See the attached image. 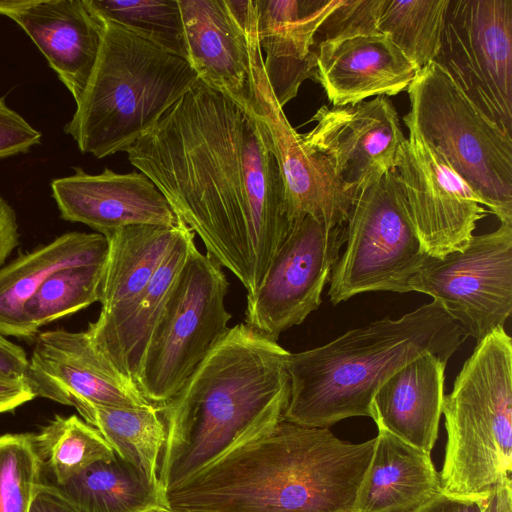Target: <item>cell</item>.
Returning <instances> with one entry per match:
<instances>
[{"instance_id":"obj_15","label":"cell","mask_w":512,"mask_h":512,"mask_svg":"<svg viewBox=\"0 0 512 512\" xmlns=\"http://www.w3.org/2000/svg\"><path fill=\"white\" fill-rule=\"evenodd\" d=\"M311 120L316 125L302 134L303 141L329 161L355 196L394 168L406 139L386 96L343 106L323 105Z\"/></svg>"},{"instance_id":"obj_14","label":"cell","mask_w":512,"mask_h":512,"mask_svg":"<svg viewBox=\"0 0 512 512\" xmlns=\"http://www.w3.org/2000/svg\"><path fill=\"white\" fill-rule=\"evenodd\" d=\"M248 40L249 107L268 130L293 223L307 215L332 225L346 223L357 196L344 187L329 161L305 144L277 102L265 74L256 20L249 23Z\"/></svg>"},{"instance_id":"obj_4","label":"cell","mask_w":512,"mask_h":512,"mask_svg":"<svg viewBox=\"0 0 512 512\" xmlns=\"http://www.w3.org/2000/svg\"><path fill=\"white\" fill-rule=\"evenodd\" d=\"M465 338L433 300L400 318H383L320 347L290 353L283 420L329 428L350 417H370L375 393L397 370L426 353L448 361Z\"/></svg>"},{"instance_id":"obj_13","label":"cell","mask_w":512,"mask_h":512,"mask_svg":"<svg viewBox=\"0 0 512 512\" xmlns=\"http://www.w3.org/2000/svg\"><path fill=\"white\" fill-rule=\"evenodd\" d=\"M392 171L426 254L441 258L464 249L487 214L466 181L413 131Z\"/></svg>"},{"instance_id":"obj_9","label":"cell","mask_w":512,"mask_h":512,"mask_svg":"<svg viewBox=\"0 0 512 512\" xmlns=\"http://www.w3.org/2000/svg\"><path fill=\"white\" fill-rule=\"evenodd\" d=\"M428 257L391 170L351 206L345 249L329 281L330 301L336 305L364 292H410V280Z\"/></svg>"},{"instance_id":"obj_32","label":"cell","mask_w":512,"mask_h":512,"mask_svg":"<svg viewBox=\"0 0 512 512\" xmlns=\"http://www.w3.org/2000/svg\"><path fill=\"white\" fill-rule=\"evenodd\" d=\"M88 3L103 20L118 24L169 53L187 58L178 0H88Z\"/></svg>"},{"instance_id":"obj_42","label":"cell","mask_w":512,"mask_h":512,"mask_svg":"<svg viewBox=\"0 0 512 512\" xmlns=\"http://www.w3.org/2000/svg\"><path fill=\"white\" fill-rule=\"evenodd\" d=\"M150 512H175V511H172V510L168 509L167 507H157V508L151 510Z\"/></svg>"},{"instance_id":"obj_30","label":"cell","mask_w":512,"mask_h":512,"mask_svg":"<svg viewBox=\"0 0 512 512\" xmlns=\"http://www.w3.org/2000/svg\"><path fill=\"white\" fill-rule=\"evenodd\" d=\"M450 0H383L380 33L419 69L435 61Z\"/></svg>"},{"instance_id":"obj_7","label":"cell","mask_w":512,"mask_h":512,"mask_svg":"<svg viewBox=\"0 0 512 512\" xmlns=\"http://www.w3.org/2000/svg\"><path fill=\"white\" fill-rule=\"evenodd\" d=\"M403 116L501 222L512 223V135L485 115L435 62L408 89Z\"/></svg>"},{"instance_id":"obj_25","label":"cell","mask_w":512,"mask_h":512,"mask_svg":"<svg viewBox=\"0 0 512 512\" xmlns=\"http://www.w3.org/2000/svg\"><path fill=\"white\" fill-rule=\"evenodd\" d=\"M180 223L173 246L132 305L110 327L96 333L86 330L96 349L134 387L149 338L195 244V234Z\"/></svg>"},{"instance_id":"obj_27","label":"cell","mask_w":512,"mask_h":512,"mask_svg":"<svg viewBox=\"0 0 512 512\" xmlns=\"http://www.w3.org/2000/svg\"><path fill=\"white\" fill-rule=\"evenodd\" d=\"M56 487L80 512H150L166 507L159 485L117 455L91 464Z\"/></svg>"},{"instance_id":"obj_16","label":"cell","mask_w":512,"mask_h":512,"mask_svg":"<svg viewBox=\"0 0 512 512\" xmlns=\"http://www.w3.org/2000/svg\"><path fill=\"white\" fill-rule=\"evenodd\" d=\"M25 379L36 397L63 405H151L96 349L86 331L56 329L39 333Z\"/></svg>"},{"instance_id":"obj_38","label":"cell","mask_w":512,"mask_h":512,"mask_svg":"<svg viewBox=\"0 0 512 512\" xmlns=\"http://www.w3.org/2000/svg\"><path fill=\"white\" fill-rule=\"evenodd\" d=\"M29 512H80L55 485L41 482L33 496Z\"/></svg>"},{"instance_id":"obj_26","label":"cell","mask_w":512,"mask_h":512,"mask_svg":"<svg viewBox=\"0 0 512 512\" xmlns=\"http://www.w3.org/2000/svg\"><path fill=\"white\" fill-rule=\"evenodd\" d=\"M108 240L100 233L68 232L0 267V334L26 338L23 309L56 271L105 262Z\"/></svg>"},{"instance_id":"obj_33","label":"cell","mask_w":512,"mask_h":512,"mask_svg":"<svg viewBox=\"0 0 512 512\" xmlns=\"http://www.w3.org/2000/svg\"><path fill=\"white\" fill-rule=\"evenodd\" d=\"M34 434L0 436V512H29L41 481Z\"/></svg>"},{"instance_id":"obj_12","label":"cell","mask_w":512,"mask_h":512,"mask_svg":"<svg viewBox=\"0 0 512 512\" xmlns=\"http://www.w3.org/2000/svg\"><path fill=\"white\" fill-rule=\"evenodd\" d=\"M345 241L346 223L309 215L296 220L256 293L247 297L244 324L274 342L301 324L320 306Z\"/></svg>"},{"instance_id":"obj_29","label":"cell","mask_w":512,"mask_h":512,"mask_svg":"<svg viewBox=\"0 0 512 512\" xmlns=\"http://www.w3.org/2000/svg\"><path fill=\"white\" fill-rule=\"evenodd\" d=\"M33 439L41 463L51 472L56 486L91 464L115 456L101 433L76 415H56Z\"/></svg>"},{"instance_id":"obj_10","label":"cell","mask_w":512,"mask_h":512,"mask_svg":"<svg viewBox=\"0 0 512 512\" xmlns=\"http://www.w3.org/2000/svg\"><path fill=\"white\" fill-rule=\"evenodd\" d=\"M409 290L440 302L463 334L477 342L503 327L512 311V223L473 235L460 251L429 256Z\"/></svg>"},{"instance_id":"obj_2","label":"cell","mask_w":512,"mask_h":512,"mask_svg":"<svg viewBox=\"0 0 512 512\" xmlns=\"http://www.w3.org/2000/svg\"><path fill=\"white\" fill-rule=\"evenodd\" d=\"M375 439L280 421L165 493L175 512H355Z\"/></svg>"},{"instance_id":"obj_39","label":"cell","mask_w":512,"mask_h":512,"mask_svg":"<svg viewBox=\"0 0 512 512\" xmlns=\"http://www.w3.org/2000/svg\"><path fill=\"white\" fill-rule=\"evenodd\" d=\"M19 244V230L14 209L0 196V267Z\"/></svg>"},{"instance_id":"obj_21","label":"cell","mask_w":512,"mask_h":512,"mask_svg":"<svg viewBox=\"0 0 512 512\" xmlns=\"http://www.w3.org/2000/svg\"><path fill=\"white\" fill-rule=\"evenodd\" d=\"M339 0H255L257 36L272 92L283 108L313 79L315 34Z\"/></svg>"},{"instance_id":"obj_1","label":"cell","mask_w":512,"mask_h":512,"mask_svg":"<svg viewBox=\"0 0 512 512\" xmlns=\"http://www.w3.org/2000/svg\"><path fill=\"white\" fill-rule=\"evenodd\" d=\"M125 152L253 296L294 224L263 121L198 80Z\"/></svg>"},{"instance_id":"obj_36","label":"cell","mask_w":512,"mask_h":512,"mask_svg":"<svg viewBox=\"0 0 512 512\" xmlns=\"http://www.w3.org/2000/svg\"><path fill=\"white\" fill-rule=\"evenodd\" d=\"M35 397L25 377L0 373V414L11 412Z\"/></svg>"},{"instance_id":"obj_34","label":"cell","mask_w":512,"mask_h":512,"mask_svg":"<svg viewBox=\"0 0 512 512\" xmlns=\"http://www.w3.org/2000/svg\"><path fill=\"white\" fill-rule=\"evenodd\" d=\"M382 3L383 0H339L317 29L314 49L322 42L380 34Z\"/></svg>"},{"instance_id":"obj_31","label":"cell","mask_w":512,"mask_h":512,"mask_svg":"<svg viewBox=\"0 0 512 512\" xmlns=\"http://www.w3.org/2000/svg\"><path fill=\"white\" fill-rule=\"evenodd\" d=\"M105 265L106 261L77 265L53 273L24 306L26 337L34 336L42 326L54 320L99 301Z\"/></svg>"},{"instance_id":"obj_17","label":"cell","mask_w":512,"mask_h":512,"mask_svg":"<svg viewBox=\"0 0 512 512\" xmlns=\"http://www.w3.org/2000/svg\"><path fill=\"white\" fill-rule=\"evenodd\" d=\"M187 61L198 80L250 109L248 26L253 0H178Z\"/></svg>"},{"instance_id":"obj_19","label":"cell","mask_w":512,"mask_h":512,"mask_svg":"<svg viewBox=\"0 0 512 512\" xmlns=\"http://www.w3.org/2000/svg\"><path fill=\"white\" fill-rule=\"evenodd\" d=\"M0 14L29 35L77 103L97 61L105 29L88 0L0 1Z\"/></svg>"},{"instance_id":"obj_3","label":"cell","mask_w":512,"mask_h":512,"mask_svg":"<svg viewBox=\"0 0 512 512\" xmlns=\"http://www.w3.org/2000/svg\"><path fill=\"white\" fill-rule=\"evenodd\" d=\"M290 352L244 323L229 329L181 390L160 406L166 437L158 482L165 493L283 420Z\"/></svg>"},{"instance_id":"obj_41","label":"cell","mask_w":512,"mask_h":512,"mask_svg":"<svg viewBox=\"0 0 512 512\" xmlns=\"http://www.w3.org/2000/svg\"><path fill=\"white\" fill-rule=\"evenodd\" d=\"M483 512H512V480L507 479L480 496Z\"/></svg>"},{"instance_id":"obj_35","label":"cell","mask_w":512,"mask_h":512,"mask_svg":"<svg viewBox=\"0 0 512 512\" xmlns=\"http://www.w3.org/2000/svg\"><path fill=\"white\" fill-rule=\"evenodd\" d=\"M41 133L0 98V159L27 152L39 144Z\"/></svg>"},{"instance_id":"obj_28","label":"cell","mask_w":512,"mask_h":512,"mask_svg":"<svg viewBox=\"0 0 512 512\" xmlns=\"http://www.w3.org/2000/svg\"><path fill=\"white\" fill-rule=\"evenodd\" d=\"M75 408L86 423L101 433L115 455L136 466L159 485V462L166 437L160 407H108L82 403Z\"/></svg>"},{"instance_id":"obj_20","label":"cell","mask_w":512,"mask_h":512,"mask_svg":"<svg viewBox=\"0 0 512 512\" xmlns=\"http://www.w3.org/2000/svg\"><path fill=\"white\" fill-rule=\"evenodd\" d=\"M313 80L332 106L406 91L419 69L385 34L361 35L318 44Z\"/></svg>"},{"instance_id":"obj_40","label":"cell","mask_w":512,"mask_h":512,"mask_svg":"<svg viewBox=\"0 0 512 512\" xmlns=\"http://www.w3.org/2000/svg\"><path fill=\"white\" fill-rule=\"evenodd\" d=\"M28 358L25 351L0 334V373L25 377Z\"/></svg>"},{"instance_id":"obj_18","label":"cell","mask_w":512,"mask_h":512,"mask_svg":"<svg viewBox=\"0 0 512 512\" xmlns=\"http://www.w3.org/2000/svg\"><path fill=\"white\" fill-rule=\"evenodd\" d=\"M64 220L85 224L104 236L135 224L175 226L170 204L141 172L116 173L105 168L91 175L76 167L71 176L51 182Z\"/></svg>"},{"instance_id":"obj_24","label":"cell","mask_w":512,"mask_h":512,"mask_svg":"<svg viewBox=\"0 0 512 512\" xmlns=\"http://www.w3.org/2000/svg\"><path fill=\"white\" fill-rule=\"evenodd\" d=\"M180 225L179 219L175 226L128 225L105 236L109 247L100 291L101 311L88 332L110 327L132 305L173 246Z\"/></svg>"},{"instance_id":"obj_37","label":"cell","mask_w":512,"mask_h":512,"mask_svg":"<svg viewBox=\"0 0 512 512\" xmlns=\"http://www.w3.org/2000/svg\"><path fill=\"white\" fill-rule=\"evenodd\" d=\"M414 512H483L480 497L439 493Z\"/></svg>"},{"instance_id":"obj_22","label":"cell","mask_w":512,"mask_h":512,"mask_svg":"<svg viewBox=\"0 0 512 512\" xmlns=\"http://www.w3.org/2000/svg\"><path fill=\"white\" fill-rule=\"evenodd\" d=\"M447 362L426 353L388 378L371 402L370 418L378 429L431 454L442 415Z\"/></svg>"},{"instance_id":"obj_11","label":"cell","mask_w":512,"mask_h":512,"mask_svg":"<svg viewBox=\"0 0 512 512\" xmlns=\"http://www.w3.org/2000/svg\"><path fill=\"white\" fill-rule=\"evenodd\" d=\"M435 62L512 135V0H450Z\"/></svg>"},{"instance_id":"obj_8","label":"cell","mask_w":512,"mask_h":512,"mask_svg":"<svg viewBox=\"0 0 512 512\" xmlns=\"http://www.w3.org/2000/svg\"><path fill=\"white\" fill-rule=\"evenodd\" d=\"M228 288L222 266L194 244L140 362L135 385L149 404L169 402L228 333Z\"/></svg>"},{"instance_id":"obj_6","label":"cell","mask_w":512,"mask_h":512,"mask_svg":"<svg viewBox=\"0 0 512 512\" xmlns=\"http://www.w3.org/2000/svg\"><path fill=\"white\" fill-rule=\"evenodd\" d=\"M442 492L480 497L511 478L512 341L500 327L477 342L444 396Z\"/></svg>"},{"instance_id":"obj_5","label":"cell","mask_w":512,"mask_h":512,"mask_svg":"<svg viewBox=\"0 0 512 512\" xmlns=\"http://www.w3.org/2000/svg\"><path fill=\"white\" fill-rule=\"evenodd\" d=\"M97 61L65 125L82 153L126 151L198 81L190 63L105 21Z\"/></svg>"},{"instance_id":"obj_23","label":"cell","mask_w":512,"mask_h":512,"mask_svg":"<svg viewBox=\"0 0 512 512\" xmlns=\"http://www.w3.org/2000/svg\"><path fill=\"white\" fill-rule=\"evenodd\" d=\"M441 492L431 454L378 429L355 512H414Z\"/></svg>"}]
</instances>
